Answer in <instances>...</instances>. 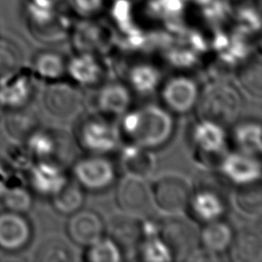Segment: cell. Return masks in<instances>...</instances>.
Returning <instances> with one entry per match:
<instances>
[{"label":"cell","instance_id":"28","mask_svg":"<svg viewBox=\"0 0 262 262\" xmlns=\"http://www.w3.org/2000/svg\"><path fill=\"white\" fill-rule=\"evenodd\" d=\"M235 210L249 218H255L262 211V191L260 181L236 186L231 196Z\"/></svg>","mask_w":262,"mask_h":262},{"label":"cell","instance_id":"34","mask_svg":"<svg viewBox=\"0 0 262 262\" xmlns=\"http://www.w3.org/2000/svg\"><path fill=\"white\" fill-rule=\"evenodd\" d=\"M84 260L88 262H120L123 260L122 249L110 236H102L86 247Z\"/></svg>","mask_w":262,"mask_h":262},{"label":"cell","instance_id":"27","mask_svg":"<svg viewBox=\"0 0 262 262\" xmlns=\"http://www.w3.org/2000/svg\"><path fill=\"white\" fill-rule=\"evenodd\" d=\"M31 70L35 77L48 83L59 81L67 74V60L55 51H40L35 55Z\"/></svg>","mask_w":262,"mask_h":262},{"label":"cell","instance_id":"37","mask_svg":"<svg viewBox=\"0 0 262 262\" xmlns=\"http://www.w3.org/2000/svg\"><path fill=\"white\" fill-rule=\"evenodd\" d=\"M104 0H70L74 12L84 18L97 15L102 7Z\"/></svg>","mask_w":262,"mask_h":262},{"label":"cell","instance_id":"25","mask_svg":"<svg viewBox=\"0 0 262 262\" xmlns=\"http://www.w3.org/2000/svg\"><path fill=\"white\" fill-rule=\"evenodd\" d=\"M127 81L130 90L147 95L159 88L162 81V74L156 66L140 62L129 68L127 71Z\"/></svg>","mask_w":262,"mask_h":262},{"label":"cell","instance_id":"31","mask_svg":"<svg viewBox=\"0 0 262 262\" xmlns=\"http://www.w3.org/2000/svg\"><path fill=\"white\" fill-rule=\"evenodd\" d=\"M236 78L241 87L253 97L260 98L262 92L261 60L258 56L253 60H247L244 64H237Z\"/></svg>","mask_w":262,"mask_h":262},{"label":"cell","instance_id":"11","mask_svg":"<svg viewBox=\"0 0 262 262\" xmlns=\"http://www.w3.org/2000/svg\"><path fill=\"white\" fill-rule=\"evenodd\" d=\"M199 94L198 83L184 75L170 78L161 89V98L165 107L176 114H185L194 108Z\"/></svg>","mask_w":262,"mask_h":262},{"label":"cell","instance_id":"23","mask_svg":"<svg viewBox=\"0 0 262 262\" xmlns=\"http://www.w3.org/2000/svg\"><path fill=\"white\" fill-rule=\"evenodd\" d=\"M111 35L102 28L87 24L78 28L73 33V44L80 53H90L97 55L105 52L111 46Z\"/></svg>","mask_w":262,"mask_h":262},{"label":"cell","instance_id":"1","mask_svg":"<svg viewBox=\"0 0 262 262\" xmlns=\"http://www.w3.org/2000/svg\"><path fill=\"white\" fill-rule=\"evenodd\" d=\"M174 119L166 107L145 104L127 111L119 127L121 137L148 149L160 148L168 143L174 133Z\"/></svg>","mask_w":262,"mask_h":262},{"label":"cell","instance_id":"40","mask_svg":"<svg viewBox=\"0 0 262 262\" xmlns=\"http://www.w3.org/2000/svg\"><path fill=\"white\" fill-rule=\"evenodd\" d=\"M20 178L17 176L15 172L11 170V168L0 160V200L7 190V188Z\"/></svg>","mask_w":262,"mask_h":262},{"label":"cell","instance_id":"17","mask_svg":"<svg viewBox=\"0 0 262 262\" xmlns=\"http://www.w3.org/2000/svg\"><path fill=\"white\" fill-rule=\"evenodd\" d=\"M187 211L194 220L207 223L222 218L226 211V203L216 189L202 187L192 190Z\"/></svg>","mask_w":262,"mask_h":262},{"label":"cell","instance_id":"6","mask_svg":"<svg viewBox=\"0 0 262 262\" xmlns=\"http://www.w3.org/2000/svg\"><path fill=\"white\" fill-rule=\"evenodd\" d=\"M193 159L203 167L219 164L226 154L227 133L225 127L211 121L199 119L189 134Z\"/></svg>","mask_w":262,"mask_h":262},{"label":"cell","instance_id":"36","mask_svg":"<svg viewBox=\"0 0 262 262\" xmlns=\"http://www.w3.org/2000/svg\"><path fill=\"white\" fill-rule=\"evenodd\" d=\"M21 68V54L8 40L0 39V83Z\"/></svg>","mask_w":262,"mask_h":262},{"label":"cell","instance_id":"9","mask_svg":"<svg viewBox=\"0 0 262 262\" xmlns=\"http://www.w3.org/2000/svg\"><path fill=\"white\" fill-rule=\"evenodd\" d=\"M43 105L52 117L69 120L82 110L83 95L78 88L62 80L49 82L43 94Z\"/></svg>","mask_w":262,"mask_h":262},{"label":"cell","instance_id":"12","mask_svg":"<svg viewBox=\"0 0 262 262\" xmlns=\"http://www.w3.org/2000/svg\"><path fill=\"white\" fill-rule=\"evenodd\" d=\"M35 75L31 69L21 67L0 83V104L3 108L27 107L35 92Z\"/></svg>","mask_w":262,"mask_h":262},{"label":"cell","instance_id":"20","mask_svg":"<svg viewBox=\"0 0 262 262\" xmlns=\"http://www.w3.org/2000/svg\"><path fill=\"white\" fill-rule=\"evenodd\" d=\"M67 75L74 83L89 87L99 83L104 75V64L97 55L78 52L71 59L67 60Z\"/></svg>","mask_w":262,"mask_h":262},{"label":"cell","instance_id":"38","mask_svg":"<svg viewBox=\"0 0 262 262\" xmlns=\"http://www.w3.org/2000/svg\"><path fill=\"white\" fill-rule=\"evenodd\" d=\"M167 59L171 63V66L175 68L185 69L193 67V64L196 62L198 56L196 54L189 50V49H172L167 54Z\"/></svg>","mask_w":262,"mask_h":262},{"label":"cell","instance_id":"5","mask_svg":"<svg viewBox=\"0 0 262 262\" xmlns=\"http://www.w3.org/2000/svg\"><path fill=\"white\" fill-rule=\"evenodd\" d=\"M24 141L34 161H51L66 168L74 158L73 138L63 130L38 127Z\"/></svg>","mask_w":262,"mask_h":262},{"label":"cell","instance_id":"41","mask_svg":"<svg viewBox=\"0 0 262 262\" xmlns=\"http://www.w3.org/2000/svg\"><path fill=\"white\" fill-rule=\"evenodd\" d=\"M3 110H4V108H3V107L1 106V104H0V118H1V116H2V114H3Z\"/></svg>","mask_w":262,"mask_h":262},{"label":"cell","instance_id":"16","mask_svg":"<svg viewBox=\"0 0 262 262\" xmlns=\"http://www.w3.org/2000/svg\"><path fill=\"white\" fill-rule=\"evenodd\" d=\"M105 224L99 214L92 210L80 209L70 215L66 230L70 239L83 247H88L104 235Z\"/></svg>","mask_w":262,"mask_h":262},{"label":"cell","instance_id":"7","mask_svg":"<svg viewBox=\"0 0 262 262\" xmlns=\"http://www.w3.org/2000/svg\"><path fill=\"white\" fill-rule=\"evenodd\" d=\"M73 176L83 189L100 191L115 182L116 170L113 163L102 155H90L73 164Z\"/></svg>","mask_w":262,"mask_h":262},{"label":"cell","instance_id":"14","mask_svg":"<svg viewBox=\"0 0 262 262\" xmlns=\"http://www.w3.org/2000/svg\"><path fill=\"white\" fill-rule=\"evenodd\" d=\"M166 219L159 221V235L170 248L173 259L186 258L194 249V232L188 222L180 215H165Z\"/></svg>","mask_w":262,"mask_h":262},{"label":"cell","instance_id":"33","mask_svg":"<svg viewBox=\"0 0 262 262\" xmlns=\"http://www.w3.org/2000/svg\"><path fill=\"white\" fill-rule=\"evenodd\" d=\"M35 260L46 262H71L76 260L75 251L59 237L46 239L36 251Z\"/></svg>","mask_w":262,"mask_h":262},{"label":"cell","instance_id":"21","mask_svg":"<svg viewBox=\"0 0 262 262\" xmlns=\"http://www.w3.org/2000/svg\"><path fill=\"white\" fill-rule=\"evenodd\" d=\"M142 219L122 212L115 215L108 223L110 237L113 238L119 247L125 249L137 248L142 237Z\"/></svg>","mask_w":262,"mask_h":262},{"label":"cell","instance_id":"10","mask_svg":"<svg viewBox=\"0 0 262 262\" xmlns=\"http://www.w3.org/2000/svg\"><path fill=\"white\" fill-rule=\"evenodd\" d=\"M217 167L221 175L235 186L261 180V162L256 156L237 150L226 152Z\"/></svg>","mask_w":262,"mask_h":262},{"label":"cell","instance_id":"3","mask_svg":"<svg viewBox=\"0 0 262 262\" xmlns=\"http://www.w3.org/2000/svg\"><path fill=\"white\" fill-rule=\"evenodd\" d=\"M154 208L164 215H181L186 212L193 187L183 174L165 172L149 184Z\"/></svg>","mask_w":262,"mask_h":262},{"label":"cell","instance_id":"2","mask_svg":"<svg viewBox=\"0 0 262 262\" xmlns=\"http://www.w3.org/2000/svg\"><path fill=\"white\" fill-rule=\"evenodd\" d=\"M242 103L235 87L224 81H212L200 91L194 108L199 119L226 127L237 118Z\"/></svg>","mask_w":262,"mask_h":262},{"label":"cell","instance_id":"8","mask_svg":"<svg viewBox=\"0 0 262 262\" xmlns=\"http://www.w3.org/2000/svg\"><path fill=\"white\" fill-rule=\"evenodd\" d=\"M115 198L122 212L140 218L154 208L149 184L143 178L125 174L117 184Z\"/></svg>","mask_w":262,"mask_h":262},{"label":"cell","instance_id":"22","mask_svg":"<svg viewBox=\"0 0 262 262\" xmlns=\"http://www.w3.org/2000/svg\"><path fill=\"white\" fill-rule=\"evenodd\" d=\"M233 236V228L222 218L204 223V226L199 233L202 248L218 256L227 252Z\"/></svg>","mask_w":262,"mask_h":262},{"label":"cell","instance_id":"30","mask_svg":"<svg viewBox=\"0 0 262 262\" xmlns=\"http://www.w3.org/2000/svg\"><path fill=\"white\" fill-rule=\"evenodd\" d=\"M136 249L139 258L146 262H169L174 260L170 248L158 232L142 235Z\"/></svg>","mask_w":262,"mask_h":262},{"label":"cell","instance_id":"19","mask_svg":"<svg viewBox=\"0 0 262 262\" xmlns=\"http://www.w3.org/2000/svg\"><path fill=\"white\" fill-rule=\"evenodd\" d=\"M120 164L126 175L147 179L156 169L157 159L152 149L127 143L121 149Z\"/></svg>","mask_w":262,"mask_h":262},{"label":"cell","instance_id":"35","mask_svg":"<svg viewBox=\"0 0 262 262\" xmlns=\"http://www.w3.org/2000/svg\"><path fill=\"white\" fill-rule=\"evenodd\" d=\"M1 201L6 210L25 214L30 211L33 206L32 190L19 179L7 188Z\"/></svg>","mask_w":262,"mask_h":262},{"label":"cell","instance_id":"13","mask_svg":"<svg viewBox=\"0 0 262 262\" xmlns=\"http://www.w3.org/2000/svg\"><path fill=\"white\" fill-rule=\"evenodd\" d=\"M33 228L23 213L9 210L0 212V249L8 253H16L25 249L31 242Z\"/></svg>","mask_w":262,"mask_h":262},{"label":"cell","instance_id":"24","mask_svg":"<svg viewBox=\"0 0 262 262\" xmlns=\"http://www.w3.org/2000/svg\"><path fill=\"white\" fill-rule=\"evenodd\" d=\"M227 252L230 259L236 262H261V236L252 229H243L238 233H234Z\"/></svg>","mask_w":262,"mask_h":262},{"label":"cell","instance_id":"39","mask_svg":"<svg viewBox=\"0 0 262 262\" xmlns=\"http://www.w3.org/2000/svg\"><path fill=\"white\" fill-rule=\"evenodd\" d=\"M8 158L17 169L28 170L34 160L25 145H12L8 148Z\"/></svg>","mask_w":262,"mask_h":262},{"label":"cell","instance_id":"32","mask_svg":"<svg viewBox=\"0 0 262 262\" xmlns=\"http://www.w3.org/2000/svg\"><path fill=\"white\" fill-rule=\"evenodd\" d=\"M6 129L8 133L15 139L25 140L36 128L39 127L35 114L26 107L10 110V114L6 119Z\"/></svg>","mask_w":262,"mask_h":262},{"label":"cell","instance_id":"4","mask_svg":"<svg viewBox=\"0 0 262 262\" xmlns=\"http://www.w3.org/2000/svg\"><path fill=\"white\" fill-rule=\"evenodd\" d=\"M121 138L119 127L100 113L81 118L75 132L77 145L90 155L104 156L114 151Z\"/></svg>","mask_w":262,"mask_h":262},{"label":"cell","instance_id":"18","mask_svg":"<svg viewBox=\"0 0 262 262\" xmlns=\"http://www.w3.org/2000/svg\"><path fill=\"white\" fill-rule=\"evenodd\" d=\"M131 101L130 88L119 82L103 85L95 97L98 113L110 118L123 116L129 110Z\"/></svg>","mask_w":262,"mask_h":262},{"label":"cell","instance_id":"15","mask_svg":"<svg viewBox=\"0 0 262 262\" xmlns=\"http://www.w3.org/2000/svg\"><path fill=\"white\" fill-rule=\"evenodd\" d=\"M30 189L51 198L69 180L64 167L51 161H34L27 170Z\"/></svg>","mask_w":262,"mask_h":262},{"label":"cell","instance_id":"29","mask_svg":"<svg viewBox=\"0 0 262 262\" xmlns=\"http://www.w3.org/2000/svg\"><path fill=\"white\" fill-rule=\"evenodd\" d=\"M54 210L63 215H71L80 210L85 201L84 189L75 180H68L66 184L51 198Z\"/></svg>","mask_w":262,"mask_h":262},{"label":"cell","instance_id":"26","mask_svg":"<svg viewBox=\"0 0 262 262\" xmlns=\"http://www.w3.org/2000/svg\"><path fill=\"white\" fill-rule=\"evenodd\" d=\"M231 140L237 151L259 157L262 151L261 124L245 121L236 124L231 131Z\"/></svg>","mask_w":262,"mask_h":262}]
</instances>
